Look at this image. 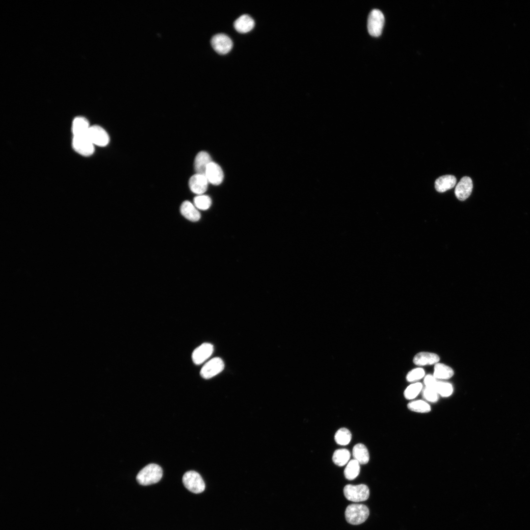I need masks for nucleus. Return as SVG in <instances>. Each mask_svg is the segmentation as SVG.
<instances>
[{
    "label": "nucleus",
    "mask_w": 530,
    "mask_h": 530,
    "mask_svg": "<svg viewBox=\"0 0 530 530\" xmlns=\"http://www.w3.org/2000/svg\"><path fill=\"white\" fill-rule=\"evenodd\" d=\"M439 357L436 354L421 352L417 354L413 358V362L419 366H424L436 364L439 361Z\"/></svg>",
    "instance_id": "a211bd4d"
},
{
    "label": "nucleus",
    "mask_w": 530,
    "mask_h": 530,
    "mask_svg": "<svg viewBox=\"0 0 530 530\" xmlns=\"http://www.w3.org/2000/svg\"><path fill=\"white\" fill-rule=\"evenodd\" d=\"M182 480L185 487L193 493H201L205 489V484L202 477L195 471L186 472L183 477Z\"/></svg>",
    "instance_id": "20e7f679"
},
{
    "label": "nucleus",
    "mask_w": 530,
    "mask_h": 530,
    "mask_svg": "<svg viewBox=\"0 0 530 530\" xmlns=\"http://www.w3.org/2000/svg\"><path fill=\"white\" fill-rule=\"evenodd\" d=\"M90 126L84 117L78 116L74 118L72 126L73 136L86 135Z\"/></svg>",
    "instance_id": "6ab92c4d"
},
{
    "label": "nucleus",
    "mask_w": 530,
    "mask_h": 530,
    "mask_svg": "<svg viewBox=\"0 0 530 530\" xmlns=\"http://www.w3.org/2000/svg\"><path fill=\"white\" fill-rule=\"evenodd\" d=\"M424 383L426 387L435 390V387L437 383L436 378L430 374L426 375L424 379Z\"/></svg>",
    "instance_id": "7c9ffc66"
},
{
    "label": "nucleus",
    "mask_w": 530,
    "mask_h": 530,
    "mask_svg": "<svg viewBox=\"0 0 530 530\" xmlns=\"http://www.w3.org/2000/svg\"><path fill=\"white\" fill-rule=\"evenodd\" d=\"M162 470L158 465L150 464L141 469L136 476L137 482L142 485H149L158 482L162 477Z\"/></svg>",
    "instance_id": "f257e3e1"
},
{
    "label": "nucleus",
    "mask_w": 530,
    "mask_h": 530,
    "mask_svg": "<svg viewBox=\"0 0 530 530\" xmlns=\"http://www.w3.org/2000/svg\"><path fill=\"white\" fill-rule=\"evenodd\" d=\"M385 22L382 12L378 9H373L369 14L367 27L369 34L373 37H378L382 33Z\"/></svg>",
    "instance_id": "39448f33"
},
{
    "label": "nucleus",
    "mask_w": 530,
    "mask_h": 530,
    "mask_svg": "<svg viewBox=\"0 0 530 530\" xmlns=\"http://www.w3.org/2000/svg\"><path fill=\"white\" fill-rule=\"evenodd\" d=\"M453 370L450 367L442 363H436L434 368L433 376L435 378L447 379L453 375Z\"/></svg>",
    "instance_id": "412c9836"
},
{
    "label": "nucleus",
    "mask_w": 530,
    "mask_h": 530,
    "mask_svg": "<svg viewBox=\"0 0 530 530\" xmlns=\"http://www.w3.org/2000/svg\"><path fill=\"white\" fill-rule=\"evenodd\" d=\"M211 45L214 50L220 54H225L229 53L233 47L231 39L223 33L214 35L211 39Z\"/></svg>",
    "instance_id": "1a4fd4ad"
},
{
    "label": "nucleus",
    "mask_w": 530,
    "mask_h": 530,
    "mask_svg": "<svg viewBox=\"0 0 530 530\" xmlns=\"http://www.w3.org/2000/svg\"><path fill=\"white\" fill-rule=\"evenodd\" d=\"M435 390L442 397H447L451 395L453 392L452 385L447 382H438L436 384Z\"/></svg>",
    "instance_id": "bb28decb"
},
{
    "label": "nucleus",
    "mask_w": 530,
    "mask_h": 530,
    "mask_svg": "<svg viewBox=\"0 0 530 530\" xmlns=\"http://www.w3.org/2000/svg\"><path fill=\"white\" fill-rule=\"evenodd\" d=\"M212 204L211 198L206 195H198L194 198V205L197 209L205 211L208 210Z\"/></svg>",
    "instance_id": "a878e982"
},
{
    "label": "nucleus",
    "mask_w": 530,
    "mask_h": 530,
    "mask_svg": "<svg viewBox=\"0 0 530 530\" xmlns=\"http://www.w3.org/2000/svg\"><path fill=\"white\" fill-rule=\"evenodd\" d=\"M473 187L472 179L467 176L463 177L457 184L455 195L459 200H466L471 194Z\"/></svg>",
    "instance_id": "f8f14e48"
},
{
    "label": "nucleus",
    "mask_w": 530,
    "mask_h": 530,
    "mask_svg": "<svg viewBox=\"0 0 530 530\" xmlns=\"http://www.w3.org/2000/svg\"><path fill=\"white\" fill-rule=\"evenodd\" d=\"M424 375V371L422 368H416L409 371L406 375L408 381L412 382L421 379Z\"/></svg>",
    "instance_id": "c85d7f7f"
},
{
    "label": "nucleus",
    "mask_w": 530,
    "mask_h": 530,
    "mask_svg": "<svg viewBox=\"0 0 530 530\" xmlns=\"http://www.w3.org/2000/svg\"><path fill=\"white\" fill-rule=\"evenodd\" d=\"M407 407L411 411L418 413H428L431 410L430 405L421 400L411 401L408 404Z\"/></svg>",
    "instance_id": "393cba45"
},
{
    "label": "nucleus",
    "mask_w": 530,
    "mask_h": 530,
    "mask_svg": "<svg viewBox=\"0 0 530 530\" xmlns=\"http://www.w3.org/2000/svg\"><path fill=\"white\" fill-rule=\"evenodd\" d=\"M205 175L209 183L218 185L223 181L224 174L221 167L216 163L212 161L208 165Z\"/></svg>",
    "instance_id": "ddd939ff"
},
{
    "label": "nucleus",
    "mask_w": 530,
    "mask_h": 530,
    "mask_svg": "<svg viewBox=\"0 0 530 530\" xmlns=\"http://www.w3.org/2000/svg\"><path fill=\"white\" fill-rule=\"evenodd\" d=\"M224 368L223 360L220 358L214 357L203 366L200 371V375L205 379H210L221 372Z\"/></svg>",
    "instance_id": "6e6552de"
},
{
    "label": "nucleus",
    "mask_w": 530,
    "mask_h": 530,
    "mask_svg": "<svg viewBox=\"0 0 530 530\" xmlns=\"http://www.w3.org/2000/svg\"><path fill=\"white\" fill-rule=\"evenodd\" d=\"M94 145L86 135L73 136L72 146L79 154L88 157L94 152Z\"/></svg>",
    "instance_id": "423d86ee"
},
{
    "label": "nucleus",
    "mask_w": 530,
    "mask_h": 530,
    "mask_svg": "<svg viewBox=\"0 0 530 530\" xmlns=\"http://www.w3.org/2000/svg\"><path fill=\"white\" fill-rule=\"evenodd\" d=\"M350 453L346 449H342L335 451L332 456L333 462L339 466H343L349 462Z\"/></svg>",
    "instance_id": "5701e85b"
},
{
    "label": "nucleus",
    "mask_w": 530,
    "mask_h": 530,
    "mask_svg": "<svg viewBox=\"0 0 530 530\" xmlns=\"http://www.w3.org/2000/svg\"><path fill=\"white\" fill-rule=\"evenodd\" d=\"M456 183V178L451 175L442 176L437 179L435 182L436 190L439 192H444L453 188Z\"/></svg>",
    "instance_id": "f3484780"
},
{
    "label": "nucleus",
    "mask_w": 530,
    "mask_h": 530,
    "mask_svg": "<svg viewBox=\"0 0 530 530\" xmlns=\"http://www.w3.org/2000/svg\"><path fill=\"white\" fill-rule=\"evenodd\" d=\"M360 463L356 460L351 459L347 464L344 470L345 478L348 480L355 478L360 473Z\"/></svg>",
    "instance_id": "4be33fe9"
},
{
    "label": "nucleus",
    "mask_w": 530,
    "mask_h": 530,
    "mask_svg": "<svg viewBox=\"0 0 530 530\" xmlns=\"http://www.w3.org/2000/svg\"><path fill=\"white\" fill-rule=\"evenodd\" d=\"M422 388V384L419 382L410 385L404 392V397L407 399H412L415 398L418 395Z\"/></svg>",
    "instance_id": "cd10ccee"
},
{
    "label": "nucleus",
    "mask_w": 530,
    "mask_h": 530,
    "mask_svg": "<svg viewBox=\"0 0 530 530\" xmlns=\"http://www.w3.org/2000/svg\"><path fill=\"white\" fill-rule=\"evenodd\" d=\"M87 135L94 145L104 147L109 142V136L107 132L98 125L90 126Z\"/></svg>",
    "instance_id": "0eeeda50"
},
{
    "label": "nucleus",
    "mask_w": 530,
    "mask_h": 530,
    "mask_svg": "<svg viewBox=\"0 0 530 530\" xmlns=\"http://www.w3.org/2000/svg\"><path fill=\"white\" fill-rule=\"evenodd\" d=\"M334 439L338 444L345 446L350 442L351 434L348 429L341 428L336 432Z\"/></svg>",
    "instance_id": "b1692460"
},
{
    "label": "nucleus",
    "mask_w": 530,
    "mask_h": 530,
    "mask_svg": "<svg viewBox=\"0 0 530 530\" xmlns=\"http://www.w3.org/2000/svg\"><path fill=\"white\" fill-rule=\"evenodd\" d=\"M255 26L254 20L249 15L244 14L235 20L234 26L235 29L241 33H247L251 30Z\"/></svg>",
    "instance_id": "2eb2a0df"
},
{
    "label": "nucleus",
    "mask_w": 530,
    "mask_h": 530,
    "mask_svg": "<svg viewBox=\"0 0 530 530\" xmlns=\"http://www.w3.org/2000/svg\"><path fill=\"white\" fill-rule=\"evenodd\" d=\"M424 398L427 400L435 402L438 399V393L433 389L428 387H425L423 391Z\"/></svg>",
    "instance_id": "c756f323"
},
{
    "label": "nucleus",
    "mask_w": 530,
    "mask_h": 530,
    "mask_svg": "<svg viewBox=\"0 0 530 530\" xmlns=\"http://www.w3.org/2000/svg\"><path fill=\"white\" fill-rule=\"evenodd\" d=\"M180 211L186 218L192 222L198 221L201 217L198 209L189 201H185L182 204Z\"/></svg>",
    "instance_id": "4468645a"
},
{
    "label": "nucleus",
    "mask_w": 530,
    "mask_h": 530,
    "mask_svg": "<svg viewBox=\"0 0 530 530\" xmlns=\"http://www.w3.org/2000/svg\"><path fill=\"white\" fill-rule=\"evenodd\" d=\"M213 351L212 344L205 343L195 348L192 354V359L196 365H200L207 360Z\"/></svg>",
    "instance_id": "9b49d317"
},
{
    "label": "nucleus",
    "mask_w": 530,
    "mask_h": 530,
    "mask_svg": "<svg viewBox=\"0 0 530 530\" xmlns=\"http://www.w3.org/2000/svg\"><path fill=\"white\" fill-rule=\"evenodd\" d=\"M352 455L354 459L360 464H365L369 461L370 456L368 450L363 444H357L353 447Z\"/></svg>",
    "instance_id": "aec40b11"
},
{
    "label": "nucleus",
    "mask_w": 530,
    "mask_h": 530,
    "mask_svg": "<svg viewBox=\"0 0 530 530\" xmlns=\"http://www.w3.org/2000/svg\"><path fill=\"white\" fill-rule=\"evenodd\" d=\"M368 507L362 504H351L348 505L345 511L346 521L352 525H359L364 522L369 515Z\"/></svg>",
    "instance_id": "f03ea898"
},
{
    "label": "nucleus",
    "mask_w": 530,
    "mask_h": 530,
    "mask_svg": "<svg viewBox=\"0 0 530 530\" xmlns=\"http://www.w3.org/2000/svg\"><path fill=\"white\" fill-rule=\"evenodd\" d=\"M345 497L353 502H360L367 500L370 495L368 487L364 484L359 485L347 484L344 488Z\"/></svg>",
    "instance_id": "7ed1b4c3"
},
{
    "label": "nucleus",
    "mask_w": 530,
    "mask_h": 530,
    "mask_svg": "<svg viewBox=\"0 0 530 530\" xmlns=\"http://www.w3.org/2000/svg\"><path fill=\"white\" fill-rule=\"evenodd\" d=\"M209 181L205 175L196 173L189 179L188 185L191 191L198 195L203 194L208 188Z\"/></svg>",
    "instance_id": "9d476101"
},
{
    "label": "nucleus",
    "mask_w": 530,
    "mask_h": 530,
    "mask_svg": "<svg viewBox=\"0 0 530 530\" xmlns=\"http://www.w3.org/2000/svg\"><path fill=\"white\" fill-rule=\"evenodd\" d=\"M209 154L205 151H201L196 156L194 161V168L196 173L204 174L209 164L212 162Z\"/></svg>",
    "instance_id": "dca6fc26"
}]
</instances>
